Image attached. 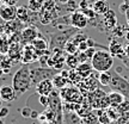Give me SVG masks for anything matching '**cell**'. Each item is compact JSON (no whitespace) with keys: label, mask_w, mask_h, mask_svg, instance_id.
<instances>
[{"label":"cell","mask_w":129,"mask_h":124,"mask_svg":"<svg viewBox=\"0 0 129 124\" xmlns=\"http://www.w3.org/2000/svg\"><path fill=\"white\" fill-rule=\"evenodd\" d=\"M12 86L17 93V97L23 96L24 93L32 87L31 75H30V64H24L13 74Z\"/></svg>","instance_id":"6da1fadb"},{"label":"cell","mask_w":129,"mask_h":124,"mask_svg":"<svg viewBox=\"0 0 129 124\" xmlns=\"http://www.w3.org/2000/svg\"><path fill=\"white\" fill-rule=\"evenodd\" d=\"M91 64H92L93 70H96L98 73L109 72L114 67V56L106 49L96 50L93 57L91 59Z\"/></svg>","instance_id":"7a4b0ae2"},{"label":"cell","mask_w":129,"mask_h":124,"mask_svg":"<svg viewBox=\"0 0 129 124\" xmlns=\"http://www.w3.org/2000/svg\"><path fill=\"white\" fill-rule=\"evenodd\" d=\"M79 31H80L79 29L73 28V26H69V28L63 29V30H57L50 36L49 48L51 50H55V49H62L63 50L66 43L71 41L74 35L78 33Z\"/></svg>","instance_id":"3957f363"},{"label":"cell","mask_w":129,"mask_h":124,"mask_svg":"<svg viewBox=\"0 0 129 124\" xmlns=\"http://www.w3.org/2000/svg\"><path fill=\"white\" fill-rule=\"evenodd\" d=\"M57 73H59V70L55 68L43 67L40 64L38 66H34L32 63L30 64V75H31L32 86H37L43 80H48V79L51 80Z\"/></svg>","instance_id":"277c9868"},{"label":"cell","mask_w":129,"mask_h":124,"mask_svg":"<svg viewBox=\"0 0 129 124\" xmlns=\"http://www.w3.org/2000/svg\"><path fill=\"white\" fill-rule=\"evenodd\" d=\"M111 82L109 85V87L111 88V91H116V92L121 93L122 96H124L125 99H129V81L124 76H122L116 69H111Z\"/></svg>","instance_id":"5b68a950"},{"label":"cell","mask_w":129,"mask_h":124,"mask_svg":"<svg viewBox=\"0 0 129 124\" xmlns=\"http://www.w3.org/2000/svg\"><path fill=\"white\" fill-rule=\"evenodd\" d=\"M60 97L62 101H64V103H73V104H80L85 99V97L81 93V91L75 85H69V86H64L63 88H61Z\"/></svg>","instance_id":"8992f818"},{"label":"cell","mask_w":129,"mask_h":124,"mask_svg":"<svg viewBox=\"0 0 129 124\" xmlns=\"http://www.w3.org/2000/svg\"><path fill=\"white\" fill-rule=\"evenodd\" d=\"M87 97V101L90 105L92 106V109L98 110V109H108L110 106L109 97L104 91H102L99 88L94 90L93 92H90Z\"/></svg>","instance_id":"52a82bcc"},{"label":"cell","mask_w":129,"mask_h":124,"mask_svg":"<svg viewBox=\"0 0 129 124\" xmlns=\"http://www.w3.org/2000/svg\"><path fill=\"white\" fill-rule=\"evenodd\" d=\"M88 25V19L81 11H74L71 13V26L77 28L79 30H83Z\"/></svg>","instance_id":"ba28073f"},{"label":"cell","mask_w":129,"mask_h":124,"mask_svg":"<svg viewBox=\"0 0 129 124\" xmlns=\"http://www.w3.org/2000/svg\"><path fill=\"white\" fill-rule=\"evenodd\" d=\"M102 22H103L105 31H111L112 29H115L117 26V17H116L115 11L110 9L105 14H103Z\"/></svg>","instance_id":"9c48e42d"},{"label":"cell","mask_w":129,"mask_h":124,"mask_svg":"<svg viewBox=\"0 0 129 124\" xmlns=\"http://www.w3.org/2000/svg\"><path fill=\"white\" fill-rule=\"evenodd\" d=\"M22 44H30L35 38L40 36V31L37 30L36 26H34V25H30L28 28H24L22 30Z\"/></svg>","instance_id":"30bf717a"},{"label":"cell","mask_w":129,"mask_h":124,"mask_svg":"<svg viewBox=\"0 0 129 124\" xmlns=\"http://www.w3.org/2000/svg\"><path fill=\"white\" fill-rule=\"evenodd\" d=\"M35 60H38L36 49L31 44H25L23 47V54H22V62L24 64H31Z\"/></svg>","instance_id":"8fae6325"},{"label":"cell","mask_w":129,"mask_h":124,"mask_svg":"<svg viewBox=\"0 0 129 124\" xmlns=\"http://www.w3.org/2000/svg\"><path fill=\"white\" fill-rule=\"evenodd\" d=\"M0 97H1L3 101H5V103H12V101H14L18 98L13 86L12 85H7V84L0 86Z\"/></svg>","instance_id":"7c38bea8"},{"label":"cell","mask_w":129,"mask_h":124,"mask_svg":"<svg viewBox=\"0 0 129 124\" xmlns=\"http://www.w3.org/2000/svg\"><path fill=\"white\" fill-rule=\"evenodd\" d=\"M108 50H109V53H110L114 57H117V59H120V60H122L125 56L124 47L122 46L116 38H110V44L108 47Z\"/></svg>","instance_id":"4fadbf2b"},{"label":"cell","mask_w":129,"mask_h":124,"mask_svg":"<svg viewBox=\"0 0 129 124\" xmlns=\"http://www.w3.org/2000/svg\"><path fill=\"white\" fill-rule=\"evenodd\" d=\"M0 18L4 22H11L17 18V7L11 5H3L0 7Z\"/></svg>","instance_id":"5bb4252c"},{"label":"cell","mask_w":129,"mask_h":124,"mask_svg":"<svg viewBox=\"0 0 129 124\" xmlns=\"http://www.w3.org/2000/svg\"><path fill=\"white\" fill-rule=\"evenodd\" d=\"M23 44L22 43H14V44H10L9 51H7V56H9L13 62H18L22 61V54H23Z\"/></svg>","instance_id":"9a60e30c"},{"label":"cell","mask_w":129,"mask_h":124,"mask_svg":"<svg viewBox=\"0 0 129 124\" xmlns=\"http://www.w3.org/2000/svg\"><path fill=\"white\" fill-rule=\"evenodd\" d=\"M35 87H36V93L38 96H49L54 91V84L50 79H48V80L41 81Z\"/></svg>","instance_id":"2e32d148"},{"label":"cell","mask_w":129,"mask_h":124,"mask_svg":"<svg viewBox=\"0 0 129 124\" xmlns=\"http://www.w3.org/2000/svg\"><path fill=\"white\" fill-rule=\"evenodd\" d=\"M91 7L97 14L103 16L110 10V5H109V3L106 0H94L92 5H91Z\"/></svg>","instance_id":"e0dca14e"},{"label":"cell","mask_w":129,"mask_h":124,"mask_svg":"<svg viewBox=\"0 0 129 124\" xmlns=\"http://www.w3.org/2000/svg\"><path fill=\"white\" fill-rule=\"evenodd\" d=\"M63 124H81V117L75 111L63 110Z\"/></svg>","instance_id":"ac0fdd59"},{"label":"cell","mask_w":129,"mask_h":124,"mask_svg":"<svg viewBox=\"0 0 129 124\" xmlns=\"http://www.w3.org/2000/svg\"><path fill=\"white\" fill-rule=\"evenodd\" d=\"M32 11L28 9V6H18L17 7V19H19L23 23L30 24V18H31Z\"/></svg>","instance_id":"d6986e66"},{"label":"cell","mask_w":129,"mask_h":124,"mask_svg":"<svg viewBox=\"0 0 129 124\" xmlns=\"http://www.w3.org/2000/svg\"><path fill=\"white\" fill-rule=\"evenodd\" d=\"M108 97H109L110 106H114V107H118L125 100L124 96H122L121 93L116 92V91H111L110 93H108Z\"/></svg>","instance_id":"ffe728a7"},{"label":"cell","mask_w":129,"mask_h":124,"mask_svg":"<svg viewBox=\"0 0 129 124\" xmlns=\"http://www.w3.org/2000/svg\"><path fill=\"white\" fill-rule=\"evenodd\" d=\"M30 44H31L37 51H46V50H48V48H49V43H48L44 38H42L41 32H40V37L35 38Z\"/></svg>","instance_id":"44dd1931"},{"label":"cell","mask_w":129,"mask_h":124,"mask_svg":"<svg viewBox=\"0 0 129 124\" xmlns=\"http://www.w3.org/2000/svg\"><path fill=\"white\" fill-rule=\"evenodd\" d=\"M77 72H78L79 74H80V76L83 79L87 78V76H90L91 74H92V64H88L87 62H84V63H80L77 67Z\"/></svg>","instance_id":"7402d4cb"},{"label":"cell","mask_w":129,"mask_h":124,"mask_svg":"<svg viewBox=\"0 0 129 124\" xmlns=\"http://www.w3.org/2000/svg\"><path fill=\"white\" fill-rule=\"evenodd\" d=\"M51 81H53V84H54V87L56 88H59V90H61V88H63L64 86H67L69 84V81L67 80L66 78H63L62 75H61L60 73H57L54 76V78L51 79ZM71 85V84H69Z\"/></svg>","instance_id":"603a6c76"},{"label":"cell","mask_w":129,"mask_h":124,"mask_svg":"<svg viewBox=\"0 0 129 124\" xmlns=\"http://www.w3.org/2000/svg\"><path fill=\"white\" fill-rule=\"evenodd\" d=\"M111 79H112V75H111L110 70H109V72H102V73H99V75H98V81H99V84L103 85V86H108V87H109V85H110V82H111Z\"/></svg>","instance_id":"cb8c5ba5"},{"label":"cell","mask_w":129,"mask_h":124,"mask_svg":"<svg viewBox=\"0 0 129 124\" xmlns=\"http://www.w3.org/2000/svg\"><path fill=\"white\" fill-rule=\"evenodd\" d=\"M43 0H28V9L32 12H40L43 9Z\"/></svg>","instance_id":"d4e9b609"},{"label":"cell","mask_w":129,"mask_h":124,"mask_svg":"<svg viewBox=\"0 0 129 124\" xmlns=\"http://www.w3.org/2000/svg\"><path fill=\"white\" fill-rule=\"evenodd\" d=\"M94 111H96V115L98 116V120H99L101 124H110L111 123L110 117L108 116L105 109H98V110H94Z\"/></svg>","instance_id":"484cf974"},{"label":"cell","mask_w":129,"mask_h":124,"mask_svg":"<svg viewBox=\"0 0 129 124\" xmlns=\"http://www.w3.org/2000/svg\"><path fill=\"white\" fill-rule=\"evenodd\" d=\"M83 81V78L77 72V69H69V84L71 85H79Z\"/></svg>","instance_id":"4316f807"},{"label":"cell","mask_w":129,"mask_h":124,"mask_svg":"<svg viewBox=\"0 0 129 124\" xmlns=\"http://www.w3.org/2000/svg\"><path fill=\"white\" fill-rule=\"evenodd\" d=\"M66 64L69 67V69H75L80 64V61L78 59V55H67L66 57Z\"/></svg>","instance_id":"83f0119b"},{"label":"cell","mask_w":129,"mask_h":124,"mask_svg":"<svg viewBox=\"0 0 129 124\" xmlns=\"http://www.w3.org/2000/svg\"><path fill=\"white\" fill-rule=\"evenodd\" d=\"M81 124H101L98 120V116L96 115V111H92L90 115L81 118Z\"/></svg>","instance_id":"f1b7e54d"},{"label":"cell","mask_w":129,"mask_h":124,"mask_svg":"<svg viewBox=\"0 0 129 124\" xmlns=\"http://www.w3.org/2000/svg\"><path fill=\"white\" fill-rule=\"evenodd\" d=\"M106 113H108V116L110 117L111 122H115V120H117L118 118H120V111H118V109L117 107H114V106H109L108 109H105Z\"/></svg>","instance_id":"f546056e"},{"label":"cell","mask_w":129,"mask_h":124,"mask_svg":"<svg viewBox=\"0 0 129 124\" xmlns=\"http://www.w3.org/2000/svg\"><path fill=\"white\" fill-rule=\"evenodd\" d=\"M63 50H64V53H67V55H75V54H78L79 49L77 44H74L72 41H69L66 43Z\"/></svg>","instance_id":"4dcf8cb0"},{"label":"cell","mask_w":129,"mask_h":124,"mask_svg":"<svg viewBox=\"0 0 129 124\" xmlns=\"http://www.w3.org/2000/svg\"><path fill=\"white\" fill-rule=\"evenodd\" d=\"M13 63H14V62L11 60V59H10L9 56H6V57L4 56V59H3V61H1L0 66H1V67L5 69L6 74H9L10 70H11V68H12V64H13Z\"/></svg>","instance_id":"1f68e13d"},{"label":"cell","mask_w":129,"mask_h":124,"mask_svg":"<svg viewBox=\"0 0 129 124\" xmlns=\"http://www.w3.org/2000/svg\"><path fill=\"white\" fill-rule=\"evenodd\" d=\"M111 32H112V36L115 37V38H120V37H124L125 35V30H124V26H122V25H118L117 24V26H116L115 29H112L111 30Z\"/></svg>","instance_id":"d6a6232c"},{"label":"cell","mask_w":129,"mask_h":124,"mask_svg":"<svg viewBox=\"0 0 129 124\" xmlns=\"http://www.w3.org/2000/svg\"><path fill=\"white\" fill-rule=\"evenodd\" d=\"M87 38H88V37L86 36L85 33H81V32L79 31L78 33H75V35H74L73 38H72L71 41L73 42L74 44H77V46H79V44H80L81 42H85L86 39H87Z\"/></svg>","instance_id":"836d02e7"},{"label":"cell","mask_w":129,"mask_h":124,"mask_svg":"<svg viewBox=\"0 0 129 124\" xmlns=\"http://www.w3.org/2000/svg\"><path fill=\"white\" fill-rule=\"evenodd\" d=\"M10 48V42L9 38H0V53L1 54H5L9 51Z\"/></svg>","instance_id":"e575fe53"},{"label":"cell","mask_w":129,"mask_h":124,"mask_svg":"<svg viewBox=\"0 0 129 124\" xmlns=\"http://www.w3.org/2000/svg\"><path fill=\"white\" fill-rule=\"evenodd\" d=\"M32 111H34V109H32V107H30L29 105H25L23 109L20 110V115H22V117H23V118H31Z\"/></svg>","instance_id":"d590c367"},{"label":"cell","mask_w":129,"mask_h":124,"mask_svg":"<svg viewBox=\"0 0 129 124\" xmlns=\"http://www.w3.org/2000/svg\"><path fill=\"white\" fill-rule=\"evenodd\" d=\"M38 103L43 109H47L49 105V96H40L38 97Z\"/></svg>","instance_id":"8d00e7d4"},{"label":"cell","mask_w":129,"mask_h":124,"mask_svg":"<svg viewBox=\"0 0 129 124\" xmlns=\"http://www.w3.org/2000/svg\"><path fill=\"white\" fill-rule=\"evenodd\" d=\"M117 109H118V111H120V113L129 112V99H125V100L123 101Z\"/></svg>","instance_id":"74e56055"},{"label":"cell","mask_w":129,"mask_h":124,"mask_svg":"<svg viewBox=\"0 0 129 124\" xmlns=\"http://www.w3.org/2000/svg\"><path fill=\"white\" fill-rule=\"evenodd\" d=\"M10 113V109L9 107H6V106H3L1 109H0V117L4 119L5 117H7Z\"/></svg>","instance_id":"f35d334b"},{"label":"cell","mask_w":129,"mask_h":124,"mask_svg":"<svg viewBox=\"0 0 129 124\" xmlns=\"http://www.w3.org/2000/svg\"><path fill=\"white\" fill-rule=\"evenodd\" d=\"M87 7H91V6H90V1H87V0H81V1L79 3V10L87 9Z\"/></svg>","instance_id":"ab89813d"},{"label":"cell","mask_w":129,"mask_h":124,"mask_svg":"<svg viewBox=\"0 0 129 124\" xmlns=\"http://www.w3.org/2000/svg\"><path fill=\"white\" fill-rule=\"evenodd\" d=\"M85 54H86V56H87V59H92L93 55H94V53H96V49L94 48H88L86 51H84Z\"/></svg>","instance_id":"60d3db41"},{"label":"cell","mask_w":129,"mask_h":124,"mask_svg":"<svg viewBox=\"0 0 129 124\" xmlns=\"http://www.w3.org/2000/svg\"><path fill=\"white\" fill-rule=\"evenodd\" d=\"M78 49L79 51H86L88 49V46H87V42L85 41V42H81L80 44L78 46Z\"/></svg>","instance_id":"b9f144b4"},{"label":"cell","mask_w":129,"mask_h":124,"mask_svg":"<svg viewBox=\"0 0 129 124\" xmlns=\"http://www.w3.org/2000/svg\"><path fill=\"white\" fill-rule=\"evenodd\" d=\"M4 1L5 5H11V6H14V5L17 4V1L18 0H3Z\"/></svg>","instance_id":"7bdbcfd3"},{"label":"cell","mask_w":129,"mask_h":124,"mask_svg":"<svg viewBox=\"0 0 129 124\" xmlns=\"http://www.w3.org/2000/svg\"><path fill=\"white\" fill-rule=\"evenodd\" d=\"M5 75H6V72H5V69L0 66V78H5Z\"/></svg>","instance_id":"ee69618b"},{"label":"cell","mask_w":129,"mask_h":124,"mask_svg":"<svg viewBox=\"0 0 129 124\" xmlns=\"http://www.w3.org/2000/svg\"><path fill=\"white\" fill-rule=\"evenodd\" d=\"M124 54H125V56L129 59V43L127 44V46H124Z\"/></svg>","instance_id":"f6af8a7d"},{"label":"cell","mask_w":129,"mask_h":124,"mask_svg":"<svg viewBox=\"0 0 129 124\" xmlns=\"http://www.w3.org/2000/svg\"><path fill=\"white\" fill-rule=\"evenodd\" d=\"M6 79H7V76H5V78H0V86L5 85V82H6Z\"/></svg>","instance_id":"bcb514c9"},{"label":"cell","mask_w":129,"mask_h":124,"mask_svg":"<svg viewBox=\"0 0 129 124\" xmlns=\"http://www.w3.org/2000/svg\"><path fill=\"white\" fill-rule=\"evenodd\" d=\"M124 38L127 39V41L129 42V30H127V32H125V35H124Z\"/></svg>","instance_id":"7dc6e473"},{"label":"cell","mask_w":129,"mask_h":124,"mask_svg":"<svg viewBox=\"0 0 129 124\" xmlns=\"http://www.w3.org/2000/svg\"><path fill=\"white\" fill-rule=\"evenodd\" d=\"M127 16V23H128V25H129V11H128V13L125 14Z\"/></svg>","instance_id":"c3c4849f"},{"label":"cell","mask_w":129,"mask_h":124,"mask_svg":"<svg viewBox=\"0 0 129 124\" xmlns=\"http://www.w3.org/2000/svg\"><path fill=\"white\" fill-rule=\"evenodd\" d=\"M3 59H4V55L0 53V63H1V61H3Z\"/></svg>","instance_id":"681fc988"},{"label":"cell","mask_w":129,"mask_h":124,"mask_svg":"<svg viewBox=\"0 0 129 124\" xmlns=\"http://www.w3.org/2000/svg\"><path fill=\"white\" fill-rule=\"evenodd\" d=\"M3 107V99H1V97H0V109Z\"/></svg>","instance_id":"f907efd6"},{"label":"cell","mask_w":129,"mask_h":124,"mask_svg":"<svg viewBox=\"0 0 129 124\" xmlns=\"http://www.w3.org/2000/svg\"><path fill=\"white\" fill-rule=\"evenodd\" d=\"M110 124H122V123H120V122H117V120H115V122H111Z\"/></svg>","instance_id":"816d5d0a"},{"label":"cell","mask_w":129,"mask_h":124,"mask_svg":"<svg viewBox=\"0 0 129 124\" xmlns=\"http://www.w3.org/2000/svg\"><path fill=\"white\" fill-rule=\"evenodd\" d=\"M0 124H5L4 119H3V118H1V117H0Z\"/></svg>","instance_id":"f5cc1de1"},{"label":"cell","mask_w":129,"mask_h":124,"mask_svg":"<svg viewBox=\"0 0 129 124\" xmlns=\"http://www.w3.org/2000/svg\"><path fill=\"white\" fill-rule=\"evenodd\" d=\"M3 3H4V1H3V0H0V7L3 6Z\"/></svg>","instance_id":"db71d44e"},{"label":"cell","mask_w":129,"mask_h":124,"mask_svg":"<svg viewBox=\"0 0 129 124\" xmlns=\"http://www.w3.org/2000/svg\"><path fill=\"white\" fill-rule=\"evenodd\" d=\"M41 124H49L48 122H43V123H41Z\"/></svg>","instance_id":"11a10c76"},{"label":"cell","mask_w":129,"mask_h":124,"mask_svg":"<svg viewBox=\"0 0 129 124\" xmlns=\"http://www.w3.org/2000/svg\"><path fill=\"white\" fill-rule=\"evenodd\" d=\"M87 1H94V0H87Z\"/></svg>","instance_id":"9f6ffc18"},{"label":"cell","mask_w":129,"mask_h":124,"mask_svg":"<svg viewBox=\"0 0 129 124\" xmlns=\"http://www.w3.org/2000/svg\"><path fill=\"white\" fill-rule=\"evenodd\" d=\"M127 1H128V3H129V0H127Z\"/></svg>","instance_id":"6f0895ef"}]
</instances>
